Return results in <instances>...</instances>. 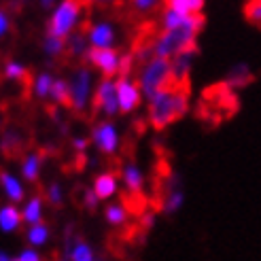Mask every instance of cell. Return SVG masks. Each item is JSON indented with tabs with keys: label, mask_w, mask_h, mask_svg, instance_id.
Returning <instances> with one entry per match:
<instances>
[{
	"label": "cell",
	"mask_w": 261,
	"mask_h": 261,
	"mask_svg": "<svg viewBox=\"0 0 261 261\" xmlns=\"http://www.w3.org/2000/svg\"><path fill=\"white\" fill-rule=\"evenodd\" d=\"M0 187H3L5 195L13 202V204H17V202H23L25 200V189L21 185V180L15 178L13 174L9 172H0Z\"/></svg>",
	"instance_id": "cell-21"
},
{
	"label": "cell",
	"mask_w": 261,
	"mask_h": 261,
	"mask_svg": "<svg viewBox=\"0 0 261 261\" xmlns=\"http://www.w3.org/2000/svg\"><path fill=\"white\" fill-rule=\"evenodd\" d=\"M170 81H172V68H170V60H166V58L155 56L147 66L138 72V87L147 100H151Z\"/></svg>",
	"instance_id": "cell-5"
},
{
	"label": "cell",
	"mask_w": 261,
	"mask_h": 261,
	"mask_svg": "<svg viewBox=\"0 0 261 261\" xmlns=\"http://www.w3.org/2000/svg\"><path fill=\"white\" fill-rule=\"evenodd\" d=\"M58 261H68V259H66V257H62V255H60V257H58Z\"/></svg>",
	"instance_id": "cell-40"
},
{
	"label": "cell",
	"mask_w": 261,
	"mask_h": 261,
	"mask_svg": "<svg viewBox=\"0 0 261 261\" xmlns=\"http://www.w3.org/2000/svg\"><path fill=\"white\" fill-rule=\"evenodd\" d=\"M9 28H11V23H9V15H7V13H5L3 9H0V36H5Z\"/></svg>",
	"instance_id": "cell-36"
},
{
	"label": "cell",
	"mask_w": 261,
	"mask_h": 261,
	"mask_svg": "<svg viewBox=\"0 0 261 261\" xmlns=\"http://www.w3.org/2000/svg\"><path fill=\"white\" fill-rule=\"evenodd\" d=\"M49 96L54 98L56 104L60 107H66V109H72V100H70V85L64 81V79H56L51 83V91Z\"/></svg>",
	"instance_id": "cell-26"
},
{
	"label": "cell",
	"mask_w": 261,
	"mask_h": 261,
	"mask_svg": "<svg viewBox=\"0 0 261 261\" xmlns=\"http://www.w3.org/2000/svg\"><path fill=\"white\" fill-rule=\"evenodd\" d=\"M17 261H43V257H41V253H38V249H23L17 257H15Z\"/></svg>",
	"instance_id": "cell-34"
},
{
	"label": "cell",
	"mask_w": 261,
	"mask_h": 261,
	"mask_svg": "<svg viewBox=\"0 0 261 261\" xmlns=\"http://www.w3.org/2000/svg\"><path fill=\"white\" fill-rule=\"evenodd\" d=\"M83 206L87 208L89 213H96L98 211V206H100V198L96 195L94 189H85L83 191Z\"/></svg>",
	"instance_id": "cell-33"
},
{
	"label": "cell",
	"mask_w": 261,
	"mask_h": 261,
	"mask_svg": "<svg viewBox=\"0 0 261 261\" xmlns=\"http://www.w3.org/2000/svg\"><path fill=\"white\" fill-rule=\"evenodd\" d=\"M158 211L174 217L185 206V185L182 176L172 168H162L158 174Z\"/></svg>",
	"instance_id": "cell-4"
},
{
	"label": "cell",
	"mask_w": 261,
	"mask_h": 261,
	"mask_svg": "<svg viewBox=\"0 0 261 261\" xmlns=\"http://www.w3.org/2000/svg\"><path fill=\"white\" fill-rule=\"evenodd\" d=\"M13 261H17V259H15V257H13Z\"/></svg>",
	"instance_id": "cell-41"
},
{
	"label": "cell",
	"mask_w": 261,
	"mask_h": 261,
	"mask_svg": "<svg viewBox=\"0 0 261 261\" xmlns=\"http://www.w3.org/2000/svg\"><path fill=\"white\" fill-rule=\"evenodd\" d=\"M117 174H119L127 195H142V191H145V174L134 162H125Z\"/></svg>",
	"instance_id": "cell-15"
},
{
	"label": "cell",
	"mask_w": 261,
	"mask_h": 261,
	"mask_svg": "<svg viewBox=\"0 0 261 261\" xmlns=\"http://www.w3.org/2000/svg\"><path fill=\"white\" fill-rule=\"evenodd\" d=\"M206 0H162V11H174L180 15H198L204 11Z\"/></svg>",
	"instance_id": "cell-19"
},
{
	"label": "cell",
	"mask_w": 261,
	"mask_h": 261,
	"mask_svg": "<svg viewBox=\"0 0 261 261\" xmlns=\"http://www.w3.org/2000/svg\"><path fill=\"white\" fill-rule=\"evenodd\" d=\"M25 149V140L19 132H15V129H7V132L3 134V140H0V151H3L5 158H17V155H21Z\"/></svg>",
	"instance_id": "cell-17"
},
{
	"label": "cell",
	"mask_w": 261,
	"mask_h": 261,
	"mask_svg": "<svg viewBox=\"0 0 261 261\" xmlns=\"http://www.w3.org/2000/svg\"><path fill=\"white\" fill-rule=\"evenodd\" d=\"M49 238H51V229L45 221H41V223H36V225H28V229H25V242H28L32 249H43L49 242Z\"/></svg>",
	"instance_id": "cell-23"
},
{
	"label": "cell",
	"mask_w": 261,
	"mask_h": 261,
	"mask_svg": "<svg viewBox=\"0 0 261 261\" xmlns=\"http://www.w3.org/2000/svg\"><path fill=\"white\" fill-rule=\"evenodd\" d=\"M96 191V195L102 200H111L113 195H117V191H119V174L117 172H102L94 178V187H91Z\"/></svg>",
	"instance_id": "cell-16"
},
{
	"label": "cell",
	"mask_w": 261,
	"mask_h": 261,
	"mask_svg": "<svg viewBox=\"0 0 261 261\" xmlns=\"http://www.w3.org/2000/svg\"><path fill=\"white\" fill-rule=\"evenodd\" d=\"M115 87H117V104H119V111L123 115L125 113H132L134 109L140 107L142 94H140V89L132 81H129V79H117Z\"/></svg>",
	"instance_id": "cell-13"
},
{
	"label": "cell",
	"mask_w": 261,
	"mask_h": 261,
	"mask_svg": "<svg viewBox=\"0 0 261 261\" xmlns=\"http://www.w3.org/2000/svg\"><path fill=\"white\" fill-rule=\"evenodd\" d=\"M242 13H244V19L249 21L253 28L261 30V0H246Z\"/></svg>",
	"instance_id": "cell-27"
},
{
	"label": "cell",
	"mask_w": 261,
	"mask_h": 261,
	"mask_svg": "<svg viewBox=\"0 0 261 261\" xmlns=\"http://www.w3.org/2000/svg\"><path fill=\"white\" fill-rule=\"evenodd\" d=\"M81 3H83V9L102 7V9H113L117 15H121V11H123L127 0H81Z\"/></svg>",
	"instance_id": "cell-28"
},
{
	"label": "cell",
	"mask_w": 261,
	"mask_h": 261,
	"mask_svg": "<svg viewBox=\"0 0 261 261\" xmlns=\"http://www.w3.org/2000/svg\"><path fill=\"white\" fill-rule=\"evenodd\" d=\"M21 225H23V221H21L19 208H15L13 204H7V206L0 208V231L13 233V231H17Z\"/></svg>",
	"instance_id": "cell-20"
},
{
	"label": "cell",
	"mask_w": 261,
	"mask_h": 261,
	"mask_svg": "<svg viewBox=\"0 0 261 261\" xmlns=\"http://www.w3.org/2000/svg\"><path fill=\"white\" fill-rule=\"evenodd\" d=\"M45 51L54 58H62L66 54V43H64V38H60V36H47L45 34Z\"/></svg>",
	"instance_id": "cell-29"
},
{
	"label": "cell",
	"mask_w": 261,
	"mask_h": 261,
	"mask_svg": "<svg viewBox=\"0 0 261 261\" xmlns=\"http://www.w3.org/2000/svg\"><path fill=\"white\" fill-rule=\"evenodd\" d=\"M0 261H13V257L9 253H5V251H0Z\"/></svg>",
	"instance_id": "cell-38"
},
{
	"label": "cell",
	"mask_w": 261,
	"mask_h": 261,
	"mask_svg": "<svg viewBox=\"0 0 261 261\" xmlns=\"http://www.w3.org/2000/svg\"><path fill=\"white\" fill-rule=\"evenodd\" d=\"M89 38H91V43H94V47H111L115 41V30H113L111 23L91 25Z\"/></svg>",
	"instance_id": "cell-25"
},
{
	"label": "cell",
	"mask_w": 261,
	"mask_h": 261,
	"mask_svg": "<svg viewBox=\"0 0 261 261\" xmlns=\"http://www.w3.org/2000/svg\"><path fill=\"white\" fill-rule=\"evenodd\" d=\"M238 111H240L238 91L229 89L223 81L208 85L202 91L200 102L195 104V117L206 127H219L221 123L229 121Z\"/></svg>",
	"instance_id": "cell-2"
},
{
	"label": "cell",
	"mask_w": 261,
	"mask_h": 261,
	"mask_svg": "<svg viewBox=\"0 0 261 261\" xmlns=\"http://www.w3.org/2000/svg\"><path fill=\"white\" fill-rule=\"evenodd\" d=\"M60 255L66 257L68 261H104L94 246L74 231V225H66V229H64V240H62V253Z\"/></svg>",
	"instance_id": "cell-7"
},
{
	"label": "cell",
	"mask_w": 261,
	"mask_h": 261,
	"mask_svg": "<svg viewBox=\"0 0 261 261\" xmlns=\"http://www.w3.org/2000/svg\"><path fill=\"white\" fill-rule=\"evenodd\" d=\"M41 5H43L45 9H49V7H54V0H41Z\"/></svg>",
	"instance_id": "cell-39"
},
{
	"label": "cell",
	"mask_w": 261,
	"mask_h": 261,
	"mask_svg": "<svg viewBox=\"0 0 261 261\" xmlns=\"http://www.w3.org/2000/svg\"><path fill=\"white\" fill-rule=\"evenodd\" d=\"M45 198H47V202L51 206H56V208H60L64 204V189H62L60 182H51V185H47Z\"/></svg>",
	"instance_id": "cell-31"
},
{
	"label": "cell",
	"mask_w": 261,
	"mask_h": 261,
	"mask_svg": "<svg viewBox=\"0 0 261 261\" xmlns=\"http://www.w3.org/2000/svg\"><path fill=\"white\" fill-rule=\"evenodd\" d=\"M51 83H54V76H51L49 72H43L38 79H34V94L45 100L49 96V91H51Z\"/></svg>",
	"instance_id": "cell-30"
},
{
	"label": "cell",
	"mask_w": 261,
	"mask_h": 261,
	"mask_svg": "<svg viewBox=\"0 0 261 261\" xmlns=\"http://www.w3.org/2000/svg\"><path fill=\"white\" fill-rule=\"evenodd\" d=\"M91 140H94V145L98 147L100 153H104V155H115L117 153L119 140H117V129H115L113 123L100 121L94 129H91Z\"/></svg>",
	"instance_id": "cell-12"
},
{
	"label": "cell",
	"mask_w": 261,
	"mask_h": 261,
	"mask_svg": "<svg viewBox=\"0 0 261 261\" xmlns=\"http://www.w3.org/2000/svg\"><path fill=\"white\" fill-rule=\"evenodd\" d=\"M43 198L41 195H34V198L25 200L23 208H21V221L25 225H36L43 221Z\"/></svg>",
	"instance_id": "cell-22"
},
{
	"label": "cell",
	"mask_w": 261,
	"mask_h": 261,
	"mask_svg": "<svg viewBox=\"0 0 261 261\" xmlns=\"http://www.w3.org/2000/svg\"><path fill=\"white\" fill-rule=\"evenodd\" d=\"M87 145H89L87 138H74V140H72V149H74L76 153H85V151H87Z\"/></svg>",
	"instance_id": "cell-35"
},
{
	"label": "cell",
	"mask_w": 261,
	"mask_h": 261,
	"mask_svg": "<svg viewBox=\"0 0 261 261\" xmlns=\"http://www.w3.org/2000/svg\"><path fill=\"white\" fill-rule=\"evenodd\" d=\"M221 81H223L229 89L240 91V89H246L249 85H253L257 81V74L249 62H236L229 66V70L225 72V76Z\"/></svg>",
	"instance_id": "cell-11"
},
{
	"label": "cell",
	"mask_w": 261,
	"mask_h": 261,
	"mask_svg": "<svg viewBox=\"0 0 261 261\" xmlns=\"http://www.w3.org/2000/svg\"><path fill=\"white\" fill-rule=\"evenodd\" d=\"M191 107V81H170L149 100L147 123L155 132H164L166 127L180 121Z\"/></svg>",
	"instance_id": "cell-1"
},
{
	"label": "cell",
	"mask_w": 261,
	"mask_h": 261,
	"mask_svg": "<svg viewBox=\"0 0 261 261\" xmlns=\"http://www.w3.org/2000/svg\"><path fill=\"white\" fill-rule=\"evenodd\" d=\"M200 54V47L193 49H185L176 54L174 58H170V68H172V79L174 81H191V68L193 62Z\"/></svg>",
	"instance_id": "cell-14"
},
{
	"label": "cell",
	"mask_w": 261,
	"mask_h": 261,
	"mask_svg": "<svg viewBox=\"0 0 261 261\" xmlns=\"http://www.w3.org/2000/svg\"><path fill=\"white\" fill-rule=\"evenodd\" d=\"M155 223H158V215H155V211H142L138 215V227L142 233H147L155 227Z\"/></svg>",
	"instance_id": "cell-32"
},
{
	"label": "cell",
	"mask_w": 261,
	"mask_h": 261,
	"mask_svg": "<svg viewBox=\"0 0 261 261\" xmlns=\"http://www.w3.org/2000/svg\"><path fill=\"white\" fill-rule=\"evenodd\" d=\"M21 7H23L21 0H9V3H7V9L13 13V15H17V13L21 11Z\"/></svg>",
	"instance_id": "cell-37"
},
{
	"label": "cell",
	"mask_w": 261,
	"mask_h": 261,
	"mask_svg": "<svg viewBox=\"0 0 261 261\" xmlns=\"http://www.w3.org/2000/svg\"><path fill=\"white\" fill-rule=\"evenodd\" d=\"M107 113L109 117L119 113V104H117V87L111 79L102 81L98 85V91L94 96V104H91V117H96L98 113Z\"/></svg>",
	"instance_id": "cell-10"
},
{
	"label": "cell",
	"mask_w": 261,
	"mask_h": 261,
	"mask_svg": "<svg viewBox=\"0 0 261 261\" xmlns=\"http://www.w3.org/2000/svg\"><path fill=\"white\" fill-rule=\"evenodd\" d=\"M83 64H89V66L98 68L109 79V76L117 74V68H119V56H117V49H113V47H94V49L85 51Z\"/></svg>",
	"instance_id": "cell-9"
},
{
	"label": "cell",
	"mask_w": 261,
	"mask_h": 261,
	"mask_svg": "<svg viewBox=\"0 0 261 261\" xmlns=\"http://www.w3.org/2000/svg\"><path fill=\"white\" fill-rule=\"evenodd\" d=\"M127 217H129V211L123 202H113L104 208V219H107V223L111 227H123L127 223Z\"/></svg>",
	"instance_id": "cell-24"
},
{
	"label": "cell",
	"mask_w": 261,
	"mask_h": 261,
	"mask_svg": "<svg viewBox=\"0 0 261 261\" xmlns=\"http://www.w3.org/2000/svg\"><path fill=\"white\" fill-rule=\"evenodd\" d=\"M45 160V153L41 151H32L21 160V176L28 182H36L38 176H41V166Z\"/></svg>",
	"instance_id": "cell-18"
},
{
	"label": "cell",
	"mask_w": 261,
	"mask_h": 261,
	"mask_svg": "<svg viewBox=\"0 0 261 261\" xmlns=\"http://www.w3.org/2000/svg\"><path fill=\"white\" fill-rule=\"evenodd\" d=\"M204 25H206L204 13H198V15L185 17V21H182L180 25H176V28L162 30L158 41H155V56L170 60L185 49L200 47L198 36L204 30Z\"/></svg>",
	"instance_id": "cell-3"
},
{
	"label": "cell",
	"mask_w": 261,
	"mask_h": 261,
	"mask_svg": "<svg viewBox=\"0 0 261 261\" xmlns=\"http://www.w3.org/2000/svg\"><path fill=\"white\" fill-rule=\"evenodd\" d=\"M83 3L81 0H64V3L56 9L54 17L47 21V36H60L64 38L66 34L72 32L76 25V19L81 15Z\"/></svg>",
	"instance_id": "cell-6"
},
{
	"label": "cell",
	"mask_w": 261,
	"mask_h": 261,
	"mask_svg": "<svg viewBox=\"0 0 261 261\" xmlns=\"http://www.w3.org/2000/svg\"><path fill=\"white\" fill-rule=\"evenodd\" d=\"M89 83H91V72L85 66H76L70 79V100H72V115L76 119H85V109H87V98H89Z\"/></svg>",
	"instance_id": "cell-8"
}]
</instances>
